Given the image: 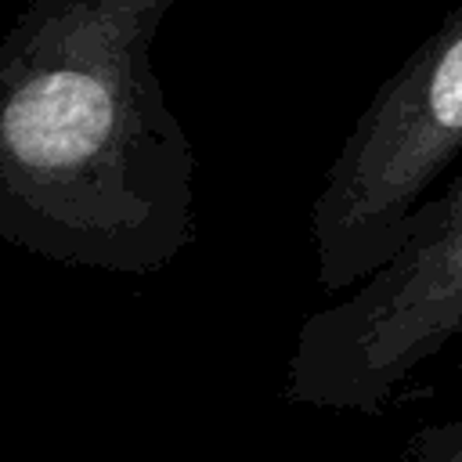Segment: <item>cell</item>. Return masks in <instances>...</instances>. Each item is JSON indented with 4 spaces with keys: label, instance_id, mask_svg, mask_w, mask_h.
Here are the masks:
<instances>
[{
    "label": "cell",
    "instance_id": "cell-1",
    "mask_svg": "<svg viewBox=\"0 0 462 462\" xmlns=\"http://www.w3.org/2000/svg\"><path fill=\"white\" fill-rule=\"evenodd\" d=\"M177 0H29L0 36V238L152 274L195 242V152L152 69Z\"/></svg>",
    "mask_w": 462,
    "mask_h": 462
},
{
    "label": "cell",
    "instance_id": "cell-2",
    "mask_svg": "<svg viewBox=\"0 0 462 462\" xmlns=\"http://www.w3.org/2000/svg\"><path fill=\"white\" fill-rule=\"evenodd\" d=\"M462 162V4L375 90L310 202L314 278L343 296L408 238Z\"/></svg>",
    "mask_w": 462,
    "mask_h": 462
},
{
    "label": "cell",
    "instance_id": "cell-3",
    "mask_svg": "<svg viewBox=\"0 0 462 462\" xmlns=\"http://www.w3.org/2000/svg\"><path fill=\"white\" fill-rule=\"evenodd\" d=\"M458 339L462 162L422 206L404 245L300 325L285 397L303 408L375 415Z\"/></svg>",
    "mask_w": 462,
    "mask_h": 462
},
{
    "label": "cell",
    "instance_id": "cell-4",
    "mask_svg": "<svg viewBox=\"0 0 462 462\" xmlns=\"http://www.w3.org/2000/svg\"><path fill=\"white\" fill-rule=\"evenodd\" d=\"M386 462H462V422H444V426L419 430Z\"/></svg>",
    "mask_w": 462,
    "mask_h": 462
}]
</instances>
